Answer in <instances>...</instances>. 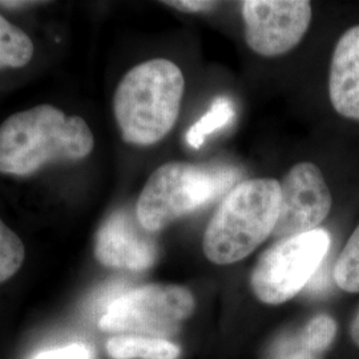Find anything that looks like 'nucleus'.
Wrapping results in <instances>:
<instances>
[{
    "label": "nucleus",
    "instance_id": "7ed1b4c3",
    "mask_svg": "<svg viewBox=\"0 0 359 359\" xmlns=\"http://www.w3.org/2000/svg\"><path fill=\"white\" fill-rule=\"evenodd\" d=\"M281 184L252 179L231 188L206 226L203 249L216 265H231L252 255L276 228Z\"/></svg>",
    "mask_w": 359,
    "mask_h": 359
},
{
    "label": "nucleus",
    "instance_id": "2eb2a0df",
    "mask_svg": "<svg viewBox=\"0 0 359 359\" xmlns=\"http://www.w3.org/2000/svg\"><path fill=\"white\" fill-rule=\"evenodd\" d=\"M26 249L19 236L0 218V283H6L22 268Z\"/></svg>",
    "mask_w": 359,
    "mask_h": 359
},
{
    "label": "nucleus",
    "instance_id": "20e7f679",
    "mask_svg": "<svg viewBox=\"0 0 359 359\" xmlns=\"http://www.w3.org/2000/svg\"><path fill=\"white\" fill-rule=\"evenodd\" d=\"M238 179L233 168L167 163L157 168L144 185L136 217L145 231H163L228 192Z\"/></svg>",
    "mask_w": 359,
    "mask_h": 359
},
{
    "label": "nucleus",
    "instance_id": "a211bd4d",
    "mask_svg": "<svg viewBox=\"0 0 359 359\" xmlns=\"http://www.w3.org/2000/svg\"><path fill=\"white\" fill-rule=\"evenodd\" d=\"M277 359H316V354L304 345L299 337L285 341L280 350H277Z\"/></svg>",
    "mask_w": 359,
    "mask_h": 359
},
{
    "label": "nucleus",
    "instance_id": "9d476101",
    "mask_svg": "<svg viewBox=\"0 0 359 359\" xmlns=\"http://www.w3.org/2000/svg\"><path fill=\"white\" fill-rule=\"evenodd\" d=\"M329 96L337 114L359 121V26L348 28L334 48Z\"/></svg>",
    "mask_w": 359,
    "mask_h": 359
},
{
    "label": "nucleus",
    "instance_id": "f3484780",
    "mask_svg": "<svg viewBox=\"0 0 359 359\" xmlns=\"http://www.w3.org/2000/svg\"><path fill=\"white\" fill-rule=\"evenodd\" d=\"M34 359H92V351L83 344H74L69 346L43 351Z\"/></svg>",
    "mask_w": 359,
    "mask_h": 359
},
{
    "label": "nucleus",
    "instance_id": "412c9836",
    "mask_svg": "<svg viewBox=\"0 0 359 359\" xmlns=\"http://www.w3.org/2000/svg\"><path fill=\"white\" fill-rule=\"evenodd\" d=\"M25 4H34V1H0V6L6 7H22Z\"/></svg>",
    "mask_w": 359,
    "mask_h": 359
},
{
    "label": "nucleus",
    "instance_id": "f03ea898",
    "mask_svg": "<svg viewBox=\"0 0 359 359\" xmlns=\"http://www.w3.org/2000/svg\"><path fill=\"white\" fill-rule=\"evenodd\" d=\"M184 88L181 69L167 59L148 60L128 71L114 97L124 142L142 147L161 142L179 118Z\"/></svg>",
    "mask_w": 359,
    "mask_h": 359
},
{
    "label": "nucleus",
    "instance_id": "1a4fd4ad",
    "mask_svg": "<svg viewBox=\"0 0 359 359\" xmlns=\"http://www.w3.org/2000/svg\"><path fill=\"white\" fill-rule=\"evenodd\" d=\"M95 256L107 268L142 271L154 266L158 248L137 217L127 209H120L97 231Z\"/></svg>",
    "mask_w": 359,
    "mask_h": 359
},
{
    "label": "nucleus",
    "instance_id": "f8f14e48",
    "mask_svg": "<svg viewBox=\"0 0 359 359\" xmlns=\"http://www.w3.org/2000/svg\"><path fill=\"white\" fill-rule=\"evenodd\" d=\"M34 56V43L23 29L0 15V69L22 68Z\"/></svg>",
    "mask_w": 359,
    "mask_h": 359
},
{
    "label": "nucleus",
    "instance_id": "aec40b11",
    "mask_svg": "<svg viewBox=\"0 0 359 359\" xmlns=\"http://www.w3.org/2000/svg\"><path fill=\"white\" fill-rule=\"evenodd\" d=\"M350 337H351L353 342L359 347V309L350 325Z\"/></svg>",
    "mask_w": 359,
    "mask_h": 359
},
{
    "label": "nucleus",
    "instance_id": "6e6552de",
    "mask_svg": "<svg viewBox=\"0 0 359 359\" xmlns=\"http://www.w3.org/2000/svg\"><path fill=\"white\" fill-rule=\"evenodd\" d=\"M332 205V193L320 168L299 163L281 182L280 213L271 236L283 240L316 231L329 216Z\"/></svg>",
    "mask_w": 359,
    "mask_h": 359
},
{
    "label": "nucleus",
    "instance_id": "ddd939ff",
    "mask_svg": "<svg viewBox=\"0 0 359 359\" xmlns=\"http://www.w3.org/2000/svg\"><path fill=\"white\" fill-rule=\"evenodd\" d=\"M234 116V105L231 100L225 96L217 97L205 115L187 132V142L194 149L200 148L209 135L231 124Z\"/></svg>",
    "mask_w": 359,
    "mask_h": 359
},
{
    "label": "nucleus",
    "instance_id": "0eeeda50",
    "mask_svg": "<svg viewBox=\"0 0 359 359\" xmlns=\"http://www.w3.org/2000/svg\"><path fill=\"white\" fill-rule=\"evenodd\" d=\"M245 40L252 51L265 57L292 51L308 32L311 4L306 0L243 1Z\"/></svg>",
    "mask_w": 359,
    "mask_h": 359
},
{
    "label": "nucleus",
    "instance_id": "39448f33",
    "mask_svg": "<svg viewBox=\"0 0 359 359\" xmlns=\"http://www.w3.org/2000/svg\"><path fill=\"white\" fill-rule=\"evenodd\" d=\"M330 243V234L325 229L278 240L261 255L252 271L255 295L266 305H281L292 299L317 273Z\"/></svg>",
    "mask_w": 359,
    "mask_h": 359
},
{
    "label": "nucleus",
    "instance_id": "4468645a",
    "mask_svg": "<svg viewBox=\"0 0 359 359\" xmlns=\"http://www.w3.org/2000/svg\"><path fill=\"white\" fill-rule=\"evenodd\" d=\"M334 281L347 293H359V225L334 265Z\"/></svg>",
    "mask_w": 359,
    "mask_h": 359
},
{
    "label": "nucleus",
    "instance_id": "dca6fc26",
    "mask_svg": "<svg viewBox=\"0 0 359 359\" xmlns=\"http://www.w3.org/2000/svg\"><path fill=\"white\" fill-rule=\"evenodd\" d=\"M337 334V322L327 314H318L308 322L301 332V339L304 345L311 353L321 354L333 344Z\"/></svg>",
    "mask_w": 359,
    "mask_h": 359
},
{
    "label": "nucleus",
    "instance_id": "9b49d317",
    "mask_svg": "<svg viewBox=\"0 0 359 359\" xmlns=\"http://www.w3.org/2000/svg\"><path fill=\"white\" fill-rule=\"evenodd\" d=\"M107 353L112 359H179L181 350L164 338L117 335L108 339Z\"/></svg>",
    "mask_w": 359,
    "mask_h": 359
},
{
    "label": "nucleus",
    "instance_id": "6ab92c4d",
    "mask_svg": "<svg viewBox=\"0 0 359 359\" xmlns=\"http://www.w3.org/2000/svg\"><path fill=\"white\" fill-rule=\"evenodd\" d=\"M164 4L170 6L172 8H176L182 13H204L213 10L218 6L217 1H208V0H170L164 1Z\"/></svg>",
    "mask_w": 359,
    "mask_h": 359
},
{
    "label": "nucleus",
    "instance_id": "423d86ee",
    "mask_svg": "<svg viewBox=\"0 0 359 359\" xmlns=\"http://www.w3.org/2000/svg\"><path fill=\"white\" fill-rule=\"evenodd\" d=\"M192 292L179 285H147L117 297L99 327L107 333H137L156 338L175 333L194 311Z\"/></svg>",
    "mask_w": 359,
    "mask_h": 359
},
{
    "label": "nucleus",
    "instance_id": "f257e3e1",
    "mask_svg": "<svg viewBox=\"0 0 359 359\" xmlns=\"http://www.w3.org/2000/svg\"><path fill=\"white\" fill-rule=\"evenodd\" d=\"M95 139L79 116L43 104L10 116L0 126V172L32 175L59 161H77L92 152Z\"/></svg>",
    "mask_w": 359,
    "mask_h": 359
}]
</instances>
